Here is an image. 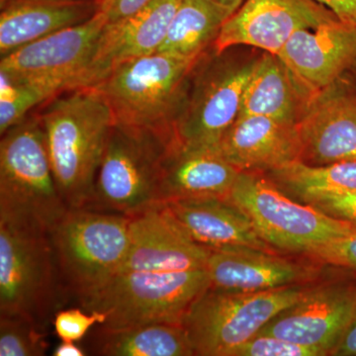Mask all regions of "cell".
<instances>
[{
    "label": "cell",
    "instance_id": "cell-28",
    "mask_svg": "<svg viewBox=\"0 0 356 356\" xmlns=\"http://www.w3.org/2000/svg\"><path fill=\"white\" fill-rule=\"evenodd\" d=\"M44 327L17 317H0V356H43L49 348Z\"/></svg>",
    "mask_w": 356,
    "mask_h": 356
},
{
    "label": "cell",
    "instance_id": "cell-27",
    "mask_svg": "<svg viewBox=\"0 0 356 356\" xmlns=\"http://www.w3.org/2000/svg\"><path fill=\"white\" fill-rule=\"evenodd\" d=\"M57 81H29L0 74V135L24 120L37 106L67 91Z\"/></svg>",
    "mask_w": 356,
    "mask_h": 356
},
{
    "label": "cell",
    "instance_id": "cell-25",
    "mask_svg": "<svg viewBox=\"0 0 356 356\" xmlns=\"http://www.w3.org/2000/svg\"><path fill=\"white\" fill-rule=\"evenodd\" d=\"M95 355L105 356H192L191 341L181 324H151L107 329L98 325Z\"/></svg>",
    "mask_w": 356,
    "mask_h": 356
},
{
    "label": "cell",
    "instance_id": "cell-37",
    "mask_svg": "<svg viewBox=\"0 0 356 356\" xmlns=\"http://www.w3.org/2000/svg\"><path fill=\"white\" fill-rule=\"evenodd\" d=\"M214 1L222 4V6L228 7L229 9H231L232 11L235 13L236 10L240 8L243 2H245V0H214Z\"/></svg>",
    "mask_w": 356,
    "mask_h": 356
},
{
    "label": "cell",
    "instance_id": "cell-15",
    "mask_svg": "<svg viewBox=\"0 0 356 356\" xmlns=\"http://www.w3.org/2000/svg\"><path fill=\"white\" fill-rule=\"evenodd\" d=\"M129 219L130 245L120 273L206 268L211 250L185 233L165 204L147 208Z\"/></svg>",
    "mask_w": 356,
    "mask_h": 356
},
{
    "label": "cell",
    "instance_id": "cell-18",
    "mask_svg": "<svg viewBox=\"0 0 356 356\" xmlns=\"http://www.w3.org/2000/svg\"><path fill=\"white\" fill-rule=\"evenodd\" d=\"M206 270L210 287L236 292L266 291L305 284L321 274L318 267L250 247L211 250Z\"/></svg>",
    "mask_w": 356,
    "mask_h": 356
},
{
    "label": "cell",
    "instance_id": "cell-16",
    "mask_svg": "<svg viewBox=\"0 0 356 356\" xmlns=\"http://www.w3.org/2000/svg\"><path fill=\"white\" fill-rule=\"evenodd\" d=\"M180 2L151 0L132 15L107 24L74 88L95 86L116 65L156 53L165 41Z\"/></svg>",
    "mask_w": 356,
    "mask_h": 356
},
{
    "label": "cell",
    "instance_id": "cell-23",
    "mask_svg": "<svg viewBox=\"0 0 356 356\" xmlns=\"http://www.w3.org/2000/svg\"><path fill=\"white\" fill-rule=\"evenodd\" d=\"M313 97L277 56L264 53L245 86L238 117L264 116L297 125Z\"/></svg>",
    "mask_w": 356,
    "mask_h": 356
},
{
    "label": "cell",
    "instance_id": "cell-31",
    "mask_svg": "<svg viewBox=\"0 0 356 356\" xmlns=\"http://www.w3.org/2000/svg\"><path fill=\"white\" fill-rule=\"evenodd\" d=\"M106 321L104 314L79 308L65 309L57 312L54 317L56 334L62 341L77 343L81 341L95 325H103Z\"/></svg>",
    "mask_w": 356,
    "mask_h": 356
},
{
    "label": "cell",
    "instance_id": "cell-22",
    "mask_svg": "<svg viewBox=\"0 0 356 356\" xmlns=\"http://www.w3.org/2000/svg\"><path fill=\"white\" fill-rule=\"evenodd\" d=\"M240 172L218 152L185 149L175 143L163 161L159 203L211 196L228 197Z\"/></svg>",
    "mask_w": 356,
    "mask_h": 356
},
{
    "label": "cell",
    "instance_id": "cell-26",
    "mask_svg": "<svg viewBox=\"0 0 356 356\" xmlns=\"http://www.w3.org/2000/svg\"><path fill=\"white\" fill-rule=\"evenodd\" d=\"M264 175L292 198L312 191H356V161L323 166L296 161Z\"/></svg>",
    "mask_w": 356,
    "mask_h": 356
},
{
    "label": "cell",
    "instance_id": "cell-6",
    "mask_svg": "<svg viewBox=\"0 0 356 356\" xmlns=\"http://www.w3.org/2000/svg\"><path fill=\"white\" fill-rule=\"evenodd\" d=\"M210 287L206 268L153 273L126 271L81 304L104 314L107 329L151 324H181L192 303Z\"/></svg>",
    "mask_w": 356,
    "mask_h": 356
},
{
    "label": "cell",
    "instance_id": "cell-34",
    "mask_svg": "<svg viewBox=\"0 0 356 356\" xmlns=\"http://www.w3.org/2000/svg\"><path fill=\"white\" fill-rule=\"evenodd\" d=\"M344 23L356 25V0H316Z\"/></svg>",
    "mask_w": 356,
    "mask_h": 356
},
{
    "label": "cell",
    "instance_id": "cell-13",
    "mask_svg": "<svg viewBox=\"0 0 356 356\" xmlns=\"http://www.w3.org/2000/svg\"><path fill=\"white\" fill-rule=\"evenodd\" d=\"M106 25V15L100 9L81 24L65 28L4 56L0 74L29 81H62L67 90L74 89Z\"/></svg>",
    "mask_w": 356,
    "mask_h": 356
},
{
    "label": "cell",
    "instance_id": "cell-9",
    "mask_svg": "<svg viewBox=\"0 0 356 356\" xmlns=\"http://www.w3.org/2000/svg\"><path fill=\"white\" fill-rule=\"evenodd\" d=\"M229 199L271 248L310 255L355 227L337 221L281 191L264 173L241 172Z\"/></svg>",
    "mask_w": 356,
    "mask_h": 356
},
{
    "label": "cell",
    "instance_id": "cell-39",
    "mask_svg": "<svg viewBox=\"0 0 356 356\" xmlns=\"http://www.w3.org/2000/svg\"><path fill=\"white\" fill-rule=\"evenodd\" d=\"M3 1H4V0H0V2H3ZM96 1H99V2H102H102L104 1V0H96Z\"/></svg>",
    "mask_w": 356,
    "mask_h": 356
},
{
    "label": "cell",
    "instance_id": "cell-12",
    "mask_svg": "<svg viewBox=\"0 0 356 356\" xmlns=\"http://www.w3.org/2000/svg\"><path fill=\"white\" fill-rule=\"evenodd\" d=\"M356 317V281L337 280L307 288L301 298L270 321L268 334L331 355Z\"/></svg>",
    "mask_w": 356,
    "mask_h": 356
},
{
    "label": "cell",
    "instance_id": "cell-38",
    "mask_svg": "<svg viewBox=\"0 0 356 356\" xmlns=\"http://www.w3.org/2000/svg\"><path fill=\"white\" fill-rule=\"evenodd\" d=\"M350 76L351 77V81H353V84H355V88L356 89V62L355 64L351 67L350 72H348Z\"/></svg>",
    "mask_w": 356,
    "mask_h": 356
},
{
    "label": "cell",
    "instance_id": "cell-21",
    "mask_svg": "<svg viewBox=\"0 0 356 356\" xmlns=\"http://www.w3.org/2000/svg\"><path fill=\"white\" fill-rule=\"evenodd\" d=\"M96 0H4L0 2V56L81 24L102 9Z\"/></svg>",
    "mask_w": 356,
    "mask_h": 356
},
{
    "label": "cell",
    "instance_id": "cell-10",
    "mask_svg": "<svg viewBox=\"0 0 356 356\" xmlns=\"http://www.w3.org/2000/svg\"><path fill=\"white\" fill-rule=\"evenodd\" d=\"M204 55L192 72L175 140L185 149L218 152L240 115L243 91L259 58L242 62L213 51L212 58L203 63Z\"/></svg>",
    "mask_w": 356,
    "mask_h": 356
},
{
    "label": "cell",
    "instance_id": "cell-17",
    "mask_svg": "<svg viewBox=\"0 0 356 356\" xmlns=\"http://www.w3.org/2000/svg\"><path fill=\"white\" fill-rule=\"evenodd\" d=\"M277 57L312 96L329 88L356 62V25L337 20L295 33Z\"/></svg>",
    "mask_w": 356,
    "mask_h": 356
},
{
    "label": "cell",
    "instance_id": "cell-2",
    "mask_svg": "<svg viewBox=\"0 0 356 356\" xmlns=\"http://www.w3.org/2000/svg\"><path fill=\"white\" fill-rule=\"evenodd\" d=\"M200 58L159 53L133 58L116 65L92 88L108 103L116 125L175 139V124Z\"/></svg>",
    "mask_w": 356,
    "mask_h": 356
},
{
    "label": "cell",
    "instance_id": "cell-20",
    "mask_svg": "<svg viewBox=\"0 0 356 356\" xmlns=\"http://www.w3.org/2000/svg\"><path fill=\"white\" fill-rule=\"evenodd\" d=\"M165 205L185 233L208 250L250 247L273 252L229 196L178 199Z\"/></svg>",
    "mask_w": 356,
    "mask_h": 356
},
{
    "label": "cell",
    "instance_id": "cell-4",
    "mask_svg": "<svg viewBox=\"0 0 356 356\" xmlns=\"http://www.w3.org/2000/svg\"><path fill=\"white\" fill-rule=\"evenodd\" d=\"M125 215L69 209L50 231L60 280L81 304L121 271L130 245Z\"/></svg>",
    "mask_w": 356,
    "mask_h": 356
},
{
    "label": "cell",
    "instance_id": "cell-5",
    "mask_svg": "<svg viewBox=\"0 0 356 356\" xmlns=\"http://www.w3.org/2000/svg\"><path fill=\"white\" fill-rule=\"evenodd\" d=\"M173 138L114 124L86 208L132 216L158 205Z\"/></svg>",
    "mask_w": 356,
    "mask_h": 356
},
{
    "label": "cell",
    "instance_id": "cell-11",
    "mask_svg": "<svg viewBox=\"0 0 356 356\" xmlns=\"http://www.w3.org/2000/svg\"><path fill=\"white\" fill-rule=\"evenodd\" d=\"M339 20L316 0H245L222 25L212 50L221 55L238 46L277 56L295 33Z\"/></svg>",
    "mask_w": 356,
    "mask_h": 356
},
{
    "label": "cell",
    "instance_id": "cell-7",
    "mask_svg": "<svg viewBox=\"0 0 356 356\" xmlns=\"http://www.w3.org/2000/svg\"><path fill=\"white\" fill-rule=\"evenodd\" d=\"M307 288L293 285L257 292L208 288L192 303L181 323L194 355L231 356L301 298Z\"/></svg>",
    "mask_w": 356,
    "mask_h": 356
},
{
    "label": "cell",
    "instance_id": "cell-35",
    "mask_svg": "<svg viewBox=\"0 0 356 356\" xmlns=\"http://www.w3.org/2000/svg\"><path fill=\"white\" fill-rule=\"evenodd\" d=\"M334 356H356V317L339 343L332 351Z\"/></svg>",
    "mask_w": 356,
    "mask_h": 356
},
{
    "label": "cell",
    "instance_id": "cell-3",
    "mask_svg": "<svg viewBox=\"0 0 356 356\" xmlns=\"http://www.w3.org/2000/svg\"><path fill=\"white\" fill-rule=\"evenodd\" d=\"M67 207L51 170L37 112L1 135L0 221L49 232Z\"/></svg>",
    "mask_w": 356,
    "mask_h": 356
},
{
    "label": "cell",
    "instance_id": "cell-8",
    "mask_svg": "<svg viewBox=\"0 0 356 356\" xmlns=\"http://www.w3.org/2000/svg\"><path fill=\"white\" fill-rule=\"evenodd\" d=\"M58 280L50 233L0 221V317L44 327L57 304Z\"/></svg>",
    "mask_w": 356,
    "mask_h": 356
},
{
    "label": "cell",
    "instance_id": "cell-24",
    "mask_svg": "<svg viewBox=\"0 0 356 356\" xmlns=\"http://www.w3.org/2000/svg\"><path fill=\"white\" fill-rule=\"evenodd\" d=\"M233 13L214 0H181L156 53L182 60H198L213 46L222 25Z\"/></svg>",
    "mask_w": 356,
    "mask_h": 356
},
{
    "label": "cell",
    "instance_id": "cell-19",
    "mask_svg": "<svg viewBox=\"0 0 356 356\" xmlns=\"http://www.w3.org/2000/svg\"><path fill=\"white\" fill-rule=\"evenodd\" d=\"M297 125L269 117H238L222 138L218 153L240 172H273L300 161Z\"/></svg>",
    "mask_w": 356,
    "mask_h": 356
},
{
    "label": "cell",
    "instance_id": "cell-14",
    "mask_svg": "<svg viewBox=\"0 0 356 356\" xmlns=\"http://www.w3.org/2000/svg\"><path fill=\"white\" fill-rule=\"evenodd\" d=\"M297 126L300 163L323 166L356 161V89L348 72L312 98Z\"/></svg>",
    "mask_w": 356,
    "mask_h": 356
},
{
    "label": "cell",
    "instance_id": "cell-33",
    "mask_svg": "<svg viewBox=\"0 0 356 356\" xmlns=\"http://www.w3.org/2000/svg\"><path fill=\"white\" fill-rule=\"evenodd\" d=\"M151 0H104L102 10L106 15L107 24L124 19L137 13Z\"/></svg>",
    "mask_w": 356,
    "mask_h": 356
},
{
    "label": "cell",
    "instance_id": "cell-32",
    "mask_svg": "<svg viewBox=\"0 0 356 356\" xmlns=\"http://www.w3.org/2000/svg\"><path fill=\"white\" fill-rule=\"evenodd\" d=\"M310 257L356 275V229L318 248Z\"/></svg>",
    "mask_w": 356,
    "mask_h": 356
},
{
    "label": "cell",
    "instance_id": "cell-36",
    "mask_svg": "<svg viewBox=\"0 0 356 356\" xmlns=\"http://www.w3.org/2000/svg\"><path fill=\"white\" fill-rule=\"evenodd\" d=\"M86 355V351L81 346H77L76 343H72V341H62L53 353L54 356H83Z\"/></svg>",
    "mask_w": 356,
    "mask_h": 356
},
{
    "label": "cell",
    "instance_id": "cell-1",
    "mask_svg": "<svg viewBox=\"0 0 356 356\" xmlns=\"http://www.w3.org/2000/svg\"><path fill=\"white\" fill-rule=\"evenodd\" d=\"M36 112L63 200L69 209L86 207L114 126L108 103L89 86L65 91Z\"/></svg>",
    "mask_w": 356,
    "mask_h": 356
},
{
    "label": "cell",
    "instance_id": "cell-29",
    "mask_svg": "<svg viewBox=\"0 0 356 356\" xmlns=\"http://www.w3.org/2000/svg\"><path fill=\"white\" fill-rule=\"evenodd\" d=\"M293 199L356 228V191H312Z\"/></svg>",
    "mask_w": 356,
    "mask_h": 356
},
{
    "label": "cell",
    "instance_id": "cell-30",
    "mask_svg": "<svg viewBox=\"0 0 356 356\" xmlns=\"http://www.w3.org/2000/svg\"><path fill=\"white\" fill-rule=\"evenodd\" d=\"M323 351L278 337L257 334L236 348L231 356H325Z\"/></svg>",
    "mask_w": 356,
    "mask_h": 356
}]
</instances>
